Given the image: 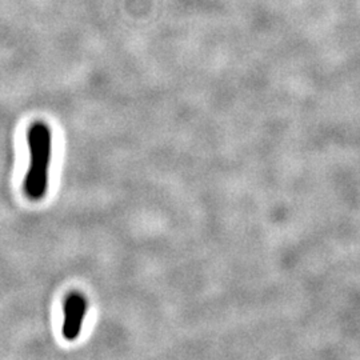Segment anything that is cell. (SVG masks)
<instances>
[{"label": "cell", "mask_w": 360, "mask_h": 360, "mask_svg": "<svg viewBox=\"0 0 360 360\" xmlns=\"http://www.w3.org/2000/svg\"><path fill=\"white\" fill-rule=\"evenodd\" d=\"M30 167L25 179V193L32 200H40L49 188V168L51 162L52 134L43 122H35L27 134Z\"/></svg>", "instance_id": "6da1fadb"}, {"label": "cell", "mask_w": 360, "mask_h": 360, "mask_svg": "<svg viewBox=\"0 0 360 360\" xmlns=\"http://www.w3.org/2000/svg\"><path fill=\"white\" fill-rule=\"evenodd\" d=\"M87 309H89V302L83 294L74 291L67 295L65 306H63L65 319H63V327H62L65 339L75 340L80 335Z\"/></svg>", "instance_id": "7a4b0ae2"}]
</instances>
